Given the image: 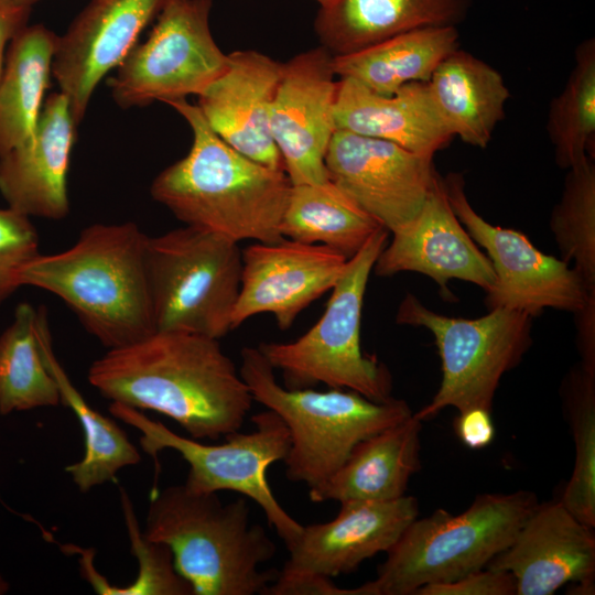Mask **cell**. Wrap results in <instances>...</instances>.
I'll return each instance as SVG.
<instances>
[{"label":"cell","instance_id":"cell-4","mask_svg":"<svg viewBox=\"0 0 595 595\" xmlns=\"http://www.w3.org/2000/svg\"><path fill=\"white\" fill-rule=\"evenodd\" d=\"M143 532L170 549L194 595H264L278 576L279 570L260 569L277 545L250 522L242 497L223 504L218 493H194L184 484L154 490Z\"/></svg>","mask_w":595,"mask_h":595},{"label":"cell","instance_id":"cell-8","mask_svg":"<svg viewBox=\"0 0 595 595\" xmlns=\"http://www.w3.org/2000/svg\"><path fill=\"white\" fill-rule=\"evenodd\" d=\"M238 244L186 225L147 237L145 269L155 331L220 339L232 329L242 269Z\"/></svg>","mask_w":595,"mask_h":595},{"label":"cell","instance_id":"cell-23","mask_svg":"<svg viewBox=\"0 0 595 595\" xmlns=\"http://www.w3.org/2000/svg\"><path fill=\"white\" fill-rule=\"evenodd\" d=\"M469 7L470 0H329L314 31L321 46L345 55L409 31L457 26Z\"/></svg>","mask_w":595,"mask_h":595},{"label":"cell","instance_id":"cell-9","mask_svg":"<svg viewBox=\"0 0 595 595\" xmlns=\"http://www.w3.org/2000/svg\"><path fill=\"white\" fill-rule=\"evenodd\" d=\"M109 412L140 431V445L153 457L156 468L161 451L177 452L188 465L184 483L188 490L199 494L230 490L248 497L264 512L268 524L285 548L301 533L303 526L281 506L267 479L268 468L283 462L290 447L288 429L275 412L267 409L255 414L252 431L234 432L219 444L176 434L160 421L121 403L111 402Z\"/></svg>","mask_w":595,"mask_h":595},{"label":"cell","instance_id":"cell-18","mask_svg":"<svg viewBox=\"0 0 595 595\" xmlns=\"http://www.w3.org/2000/svg\"><path fill=\"white\" fill-rule=\"evenodd\" d=\"M509 572L516 595H551L567 583L594 594V528L559 501L538 504L510 545L487 565Z\"/></svg>","mask_w":595,"mask_h":595},{"label":"cell","instance_id":"cell-40","mask_svg":"<svg viewBox=\"0 0 595 595\" xmlns=\"http://www.w3.org/2000/svg\"><path fill=\"white\" fill-rule=\"evenodd\" d=\"M9 589L8 582L3 578V576L0 574V595L7 593Z\"/></svg>","mask_w":595,"mask_h":595},{"label":"cell","instance_id":"cell-12","mask_svg":"<svg viewBox=\"0 0 595 595\" xmlns=\"http://www.w3.org/2000/svg\"><path fill=\"white\" fill-rule=\"evenodd\" d=\"M442 183L456 217L494 268L488 310L510 309L532 317L547 307L576 314L595 301V290L567 262L543 253L522 232L486 221L470 205L461 173H448Z\"/></svg>","mask_w":595,"mask_h":595},{"label":"cell","instance_id":"cell-21","mask_svg":"<svg viewBox=\"0 0 595 595\" xmlns=\"http://www.w3.org/2000/svg\"><path fill=\"white\" fill-rule=\"evenodd\" d=\"M76 127L66 96L60 90L51 94L32 136L0 155V194L8 207L30 218L67 217Z\"/></svg>","mask_w":595,"mask_h":595},{"label":"cell","instance_id":"cell-36","mask_svg":"<svg viewBox=\"0 0 595 595\" xmlns=\"http://www.w3.org/2000/svg\"><path fill=\"white\" fill-rule=\"evenodd\" d=\"M415 595H516V582L509 572L486 566L452 582L425 585Z\"/></svg>","mask_w":595,"mask_h":595},{"label":"cell","instance_id":"cell-1","mask_svg":"<svg viewBox=\"0 0 595 595\" xmlns=\"http://www.w3.org/2000/svg\"><path fill=\"white\" fill-rule=\"evenodd\" d=\"M89 383L106 399L175 421L195 440L240 431L255 402L219 339L155 331L93 361Z\"/></svg>","mask_w":595,"mask_h":595},{"label":"cell","instance_id":"cell-39","mask_svg":"<svg viewBox=\"0 0 595 595\" xmlns=\"http://www.w3.org/2000/svg\"><path fill=\"white\" fill-rule=\"evenodd\" d=\"M575 315L581 364L595 369V301Z\"/></svg>","mask_w":595,"mask_h":595},{"label":"cell","instance_id":"cell-32","mask_svg":"<svg viewBox=\"0 0 595 595\" xmlns=\"http://www.w3.org/2000/svg\"><path fill=\"white\" fill-rule=\"evenodd\" d=\"M562 389L575 461L560 501L578 520L595 528V369L580 363L566 376Z\"/></svg>","mask_w":595,"mask_h":595},{"label":"cell","instance_id":"cell-22","mask_svg":"<svg viewBox=\"0 0 595 595\" xmlns=\"http://www.w3.org/2000/svg\"><path fill=\"white\" fill-rule=\"evenodd\" d=\"M337 130L394 143L434 156L454 138L441 119L426 83H409L391 95L339 78L335 107Z\"/></svg>","mask_w":595,"mask_h":595},{"label":"cell","instance_id":"cell-35","mask_svg":"<svg viewBox=\"0 0 595 595\" xmlns=\"http://www.w3.org/2000/svg\"><path fill=\"white\" fill-rule=\"evenodd\" d=\"M40 237L31 218L0 207V306L21 286L20 273L40 255Z\"/></svg>","mask_w":595,"mask_h":595},{"label":"cell","instance_id":"cell-26","mask_svg":"<svg viewBox=\"0 0 595 595\" xmlns=\"http://www.w3.org/2000/svg\"><path fill=\"white\" fill-rule=\"evenodd\" d=\"M459 46L457 26H433L398 34L360 51L336 55L339 78L391 95L409 83H428L437 65Z\"/></svg>","mask_w":595,"mask_h":595},{"label":"cell","instance_id":"cell-5","mask_svg":"<svg viewBox=\"0 0 595 595\" xmlns=\"http://www.w3.org/2000/svg\"><path fill=\"white\" fill-rule=\"evenodd\" d=\"M529 490L480 494L462 513L437 509L415 518L386 552L377 577L351 595H415L486 567L506 550L538 506Z\"/></svg>","mask_w":595,"mask_h":595},{"label":"cell","instance_id":"cell-29","mask_svg":"<svg viewBox=\"0 0 595 595\" xmlns=\"http://www.w3.org/2000/svg\"><path fill=\"white\" fill-rule=\"evenodd\" d=\"M380 228L331 180L291 184L280 224L282 237L326 246L347 259Z\"/></svg>","mask_w":595,"mask_h":595},{"label":"cell","instance_id":"cell-13","mask_svg":"<svg viewBox=\"0 0 595 595\" xmlns=\"http://www.w3.org/2000/svg\"><path fill=\"white\" fill-rule=\"evenodd\" d=\"M328 178L388 231L420 213L439 173L433 158L336 130L325 156Z\"/></svg>","mask_w":595,"mask_h":595},{"label":"cell","instance_id":"cell-15","mask_svg":"<svg viewBox=\"0 0 595 595\" xmlns=\"http://www.w3.org/2000/svg\"><path fill=\"white\" fill-rule=\"evenodd\" d=\"M241 282L232 311V329L258 314L270 313L281 329L332 290L347 258L316 244L288 238L255 242L241 250Z\"/></svg>","mask_w":595,"mask_h":595},{"label":"cell","instance_id":"cell-25","mask_svg":"<svg viewBox=\"0 0 595 595\" xmlns=\"http://www.w3.org/2000/svg\"><path fill=\"white\" fill-rule=\"evenodd\" d=\"M426 85L451 134L472 147L487 148L510 98L502 75L483 60L456 48L437 65Z\"/></svg>","mask_w":595,"mask_h":595},{"label":"cell","instance_id":"cell-14","mask_svg":"<svg viewBox=\"0 0 595 595\" xmlns=\"http://www.w3.org/2000/svg\"><path fill=\"white\" fill-rule=\"evenodd\" d=\"M323 46L283 63L271 108V132L291 184L328 178L325 156L335 133L338 80Z\"/></svg>","mask_w":595,"mask_h":595},{"label":"cell","instance_id":"cell-30","mask_svg":"<svg viewBox=\"0 0 595 595\" xmlns=\"http://www.w3.org/2000/svg\"><path fill=\"white\" fill-rule=\"evenodd\" d=\"M44 351L58 385L62 404L74 412L84 434V456L66 466L65 470L84 494L107 482H116L120 469L141 461L139 451L125 431L113 420L90 407L73 385L53 351L50 328L44 335Z\"/></svg>","mask_w":595,"mask_h":595},{"label":"cell","instance_id":"cell-27","mask_svg":"<svg viewBox=\"0 0 595 595\" xmlns=\"http://www.w3.org/2000/svg\"><path fill=\"white\" fill-rule=\"evenodd\" d=\"M57 35L26 25L10 42L0 77V155L35 130L52 76Z\"/></svg>","mask_w":595,"mask_h":595},{"label":"cell","instance_id":"cell-37","mask_svg":"<svg viewBox=\"0 0 595 595\" xmlns=\"http://www.w3.org/2000/svg\"><path fill=\"white\" fill-rule=\"evenodd\" d=\"M454 426L461 442L470 450H482L495 439L491 411L483 408L459 411Z\"/></svg>","mask_w":595,"mask_h":595},{"label":"cell","instance_id":"cell-28","mask_svg":"<svg viewBox=\"0 0 595 595\" xmlns=\"http://www.w3.org/2000/svg\"><path fill=\"white\" fill-rule=\"evenodd\" d=\"M46 310L19 303L0 335V414L62 404L44 351Z\"/></svg>","mask_w":595,"mask_h":595},{"label":"cell","instance_id":"cell-41","mask_svg":"<svg viewBox=\"0 0 595 595\" xmlns=\"http://www.w3.org/2000/svg\"><path fill=\"white\" fill-rule=\"evenodd\" d=\"M15 1L32 7L34 3H36L40 0H15Z\"/></svg>","mask_w":595,"mask_h":595},{"label":"cell","instance_id":"cell-16","mask_svg":"<svg viewBox=\"0 0 595 595\" xmlns=\"http://www.w3.org/2000/svg\"><path fill=\"white\" fill-rule=\"evenodd\" d=\"M165 2L91 0L57 37L52 76L77 126L100 80L121 64Z\"/></svg>","mask_w":595,"mask_h":595},{"label":"cell","instance_id":"cell-6","mask_svg":"<svg viewBox=\"0 0 595 595\" xmlns=\"http://www.w3.org/2000/svg\"><path fill=\"white\" fill-rule=\"evenodd\" d=\"M274 371L258 347L241 349L239 372L253 401L275 412L288 429L285 476L309 488L339 468L360 441L413 413L393 397L376 402L346 389H290L278 382Z\"/></svg>","mask_w":595,"mask_h":595},{"label":"cell","instance_id":"cell-3","mask_svg":"<svg viewBox=\"0 0 595 595\" xmlns=\"http://www.w3.org/2000/svg\"><path fill=\"white\" fill-rule=\"evenodd\" d=\"M147 237L132 221L89 225L69 248L30 261L21 286L58 296L104 347L132 344L155 332Z\"/></svg>","mask_w":595,"mask_h":595},{"label":"cell","instance_id":"cell-19","mask_svg":"<svg viewBox=\"0 0 595 595\" xmlns=\"http://www.w3.org/2000/svg\"><path fill=\"white\" fill-rule=\"evenodd\" d=\"M392 235L372 269L379 277L418 272L434 280L442 291H447L451 280L470 282L486 292L496 282L489 258L453 212L440 174L420 213Z\"/></svg>","mask_w":595,"mask_h":595},{"label":"cell","instance_id":"cell-42","mask_svg":"<svg viewBox=\"0 0 595 595\" xmlns=\"http://www.w3.org/2000/svg\"><path fill=\"white\" fill-rule=\"evenodd\" d=\"M314 1H316L320 6H323L326 2H328L329 0H314Z\"/></svg>","mask_w":595,"mask_h":595},{"label":"cell","instance_id":"cell-17","mask_svg":"<svg viewBox=\"0 0 595 595\" xmlns=\"http://www.w3.org/2000/svg\"><path fill=\"white\" fill-rule=\"evenodd\" d=\"M418 515V500L408 495L390 501L340 502L334 519L303 526L286 548L289 556L278 576L349 574L365 560L387 552Z\"/></svg>","mask_w":595,"mask_h":595},{"label":"cell","instance_id":"cell-38","mask_svg":"<svg viewBox=\"0 0 595 595\" xmlns=\"http://www.w3.org/2000/svg\"><path fill=\"white\" fill-rule=\"evenodd\" d=\"M31 7L15 0H0V77L7 48L13 37L28 24Z\"/></svg>","mask_w":595,"mask_h":595},{"label":"cell","instance_id":"cell-10","mask_svg":"<svg viewBox=\"0 0 595 595\" xmlns=\"http://www.w3.org/2000/svg\"><path fill=\"white\" fill-rule=\"evenodd\" d=\"M396 321L421 326L435 339L442 368L440 387L432 400L413 415L435 416L445 408L491 411L502 376L519 365L531 346L532 316L504 307L474 320L439 314L408 293L399 304Z\"/></svg>","mask_w":595,"mask_h":595},{"label":"cell","instance_id":"cell-33","mask_svg":"<svg viewBox=\"0 0 595 595\" xmlns=\"http://www.w3.org/2000/svg\"><path fill=\"white\" fill-rule=\"evenodd\" d=\"M587 156L567 169L559 203L554 206L550 229L561 259L574 262V269L588 288L595 290V164Z\"/></svg>","mask_w":595,"mask_h":595},{"label":"cell","instance_id":"cell-7","mask_svg":"<svg viewBox=\"0 0 595 595\" xmlns=\"http://www.w3.org/2000/svg\"><path fill=\"white\" fill-rule=\"evenodd\" d=\"M387 240L388 230L380 228L347 260L324 313L305 334L293 342H262L257 346L269 364L281 370L284 387L302 389L324 383L376 402L392 398L389 370L375 357L365 356L360 346L366 288Z\"/></svg>","mask_w":595,"mask_h":595},{"label":"cell","instance_id":"cell-11","mask_svg":"<svg viewBox=\"0 0 595 595\" xmlns=\"http://www.w3.org/2000/svg\"><path fill=\"white\" fill-rule=\"evenodd\" d=\"M212 0H166L149 36L108 77L121 108L201 95L227 67L210 31Z\"/></svg>","mask_w":595,"mask_h":595},{"label":"cell","instance_id":"cell-24","mask_svg":"<svg viewBox=\"0 0 595 595\" xmlns=\"http://www.w3.org/2000/svg\"><path fill=\"white\" fill-rule=\"evenodd\" d=\"M423 421L413 413L363 441L323 483L309 488L313 502L390 501L405 496L420 468Z\"/></svg>","mask_w":595,"mask_h":595},{"label":"cell","instance_id":"cell-31","mask_svg":"<svg viewBox=\"0 0 595 595\" xmlns=\"http://www.w3.org/2000/svg\"><path fill=\"white\" fill-rule=\"evenodd\" d=\"M547 131L556 164L570 169L594 158L595 40L575 50V64L561 93L550 104Z\"/></svg>","mask_w":595,"mask_h":595},{"label":"cell","instance_id":"cell-20","mask_svg":"<svg viewBox=\"0 0 595 595\" xmlns=\"http://www.w3.org/2000/svg\"><path fill=\"white\" fill-rule=\"evenodd\" d=\"M283 63L255 51L228 54L225 71L197 96L213 131L242 155L284 171L271 132V108Z\"/></svg>","mask_w":595,"mask_h":595},{"label":"cell","instance_id":"cell-34","mask_svg":"<svg viewBox=\"0 0 595 595\" xmlns=\"http://www.w3.org/2000/svg\"><path fill=\"white\" fill-rule=\"evenodd\" d=\"M120 501L131 551L139 563V573L134 583L127 587L110 586L99 578L88 582L100 594L121 595H194L190 583L175 569L170 549L162 543L147 538L139 527L131 500L123 488Z\"/></svg>","mask_w":595,"mask_h":595},{"label":"cell","instance_id":"cell-2","mask_svg":"<svg viewBox=\"0 0 595 595\" xmlns=\"http://www.w3.org/2000/svg\"><path fill=\"white\" fill-rule=\"evenodd\" d=\"M191 128L193 141L185 156L153 180L152 198L186 226L236 242H274L291 182L284 171L242 155L206 122L197 105L169 101Z\"/></svg>","mask_w":595,"mask_h":595}]
</instances>
